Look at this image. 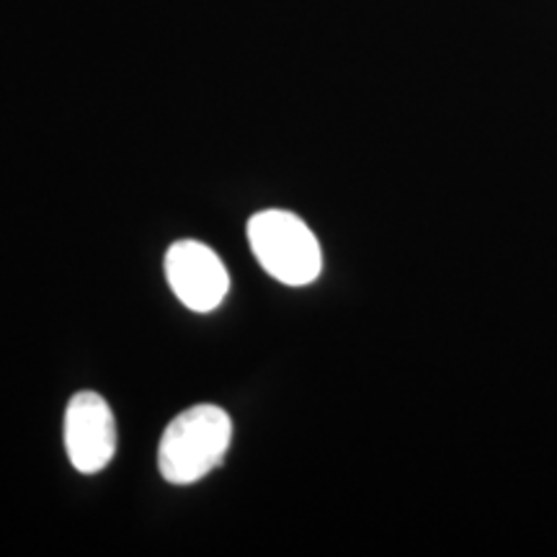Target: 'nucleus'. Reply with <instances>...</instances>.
<instances>
[{
  "instance_id": "4",
  "label": "nucleus",
  "mask_w": 557,
  "mask_h": 557,
  "mask_svg": "<svg viewBox=\"0 0 557 557\" xmlns=\"http://www.w3.org/2000/svg\"><path fill=\"white\" fill-rule=\"evenodd\" d=\"M165 276L173 295L194 312H212L230 289L225 263L199 240L173 243L165 253Z\"/></svg>"
},
{
  "instance_id": "1",
  "label": "nucleus",
  "mask_w": 557,
  "mask_h": 557,
  "mask_svg": "<svg viewBox=\"0 0 557 557\" xmlns=\"http://www.w3.org/2000/svg\"><path fill=\"white\" fill-rule=\"evenodd\" d=\"M233 438V421L220 406H194L173 418L158 447V468L173 485L197 483L220 468Z\"/></svg>"
},
{
  "instance_id": "3",
  "label": "nucleus",
  "mask_w": 557,
  "mask_h": 557,
  "mask_svg": "<svg viewBox=\"0 0 557 557\" xmlns=\"http://www.w3.org/2000/svg\"><path fill=\"white\" fill-rule=\"evenodd\" d=\"M65 449L73 468L96 475L116 451V421L99 393H78L65 410Z\"/></svg>"
},
{
  "instance_id": "2",
  "label": "nucleus",
  "mask_w": 557,
  "mask_h": 557,
  "mask_svg": "<svg viewBox=\"0 0 557 557\" xmlns=\"http://www.w3.org/2000/svg\"><path fill=\"white\" fill-rule=\"evenodd\" d=\"M248 243L263 271L289 287L312 284L323 271V250L315 233L292 212L269 209L253 214Z\"/></svg>"
}]
</instances>
